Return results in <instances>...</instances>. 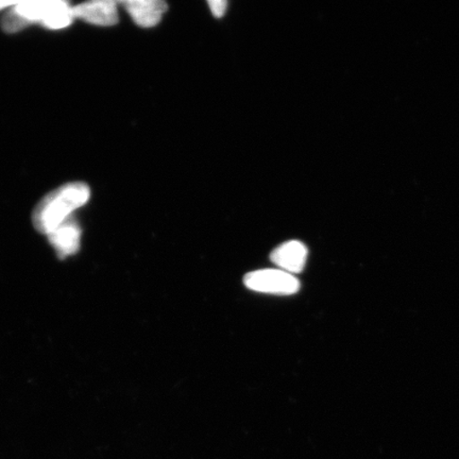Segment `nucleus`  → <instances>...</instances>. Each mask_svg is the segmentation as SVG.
I'll use <instances>...</instances> for the list:
<instances>
[{"instance_id": "obj_3", "label": "nucleus", "mask_w": 459, "mask_h": 459, "mask_svg": "<svg viewBox=\"0 0 459 459\" xmlns=\"http://www.w3.org/2000/svg\"><path fill=\"white\" fill-rule=\"evenodd\" d=\"M74 19H80L89 24L108 27L118 22L117 3L112 0H95L74 5L73 7Z\"/></svg>"}, {"instance_id": "obj_6", "label": "nucleus", "mask_w": 459, "mask_h": 459, "mask_svg": "<svg viewBox=\"0 0 459 459\" xmlns=\"http://www.w3.org/2000/svg\"><path fill=\"white\" fill-rule=\"evenodd\" d=\"M80 237L82 230L72 217L48 234L51 245L61 256L71 255L78 250Z\"/></svg>"}, {"instance_id": "obj_7", "label": "nucleus", "mask_w": 459, "mask_h": 459, "mask_svg": "<svg viewBox=\"0 0 459 459\" xmlns=\"http://www.w3.org/2000/svg\"><path fill=\"white\" fill-rule=\"evenodd\" d=\"M208 4L211 13H213L215 17H222L225 15L228 7V2H226V0H209Z\"/></svg>"}, {"instance_id": "obj_1", "label": "nucleus", "mask_w": 459, "mask_h": 459, "mask_svg": "<svg viewBox=\"0 0 459 459\" xmlns=\"http://www.w3.org/2000/svg\"><path fill=\"white\" fill-rule=\"evenodd\" d=\"M91 189L84 182H71L46 195L33 212L38 231L49 234L71 218L73 212L88 203Z\"/></svg>"}, {"instance_id": "obj_2", "label": "nucleus", "mask_w": 459, "mask_h": 459, "mask_svg": "<svg viewBox=\"0 0 459 459\" xmlns=\"http://www.w3.org/2000/svg\"><path fill=\"white\" fill-rule=\"evenodd\" d=\"M244 283L249 290L263 294L290 296L300 290V282L294 274L281 269H261L245 275Z\"/></svg>"}, {"instance_id": "obj_5", "label": "nucleus", "mask_w": 459, "mask_h": 459, "mask_svg": "<svg viewBox=\"0 0 459 459\" xmlns=\"http://www.w3.org/2000/svg\"><path fill=\"white\" fill-rule=\"evenodd\" d=\"M122 4L135 24L143 28L157 26L168 11L162 0H127Z\"/></svg>"}, {"instance_id": "obj_4", "label": "nucleus", "mask_w": 459, "mask_h": 459, "mask_svg": "<svg viewBox=\"0 0 459 459\" xmlns=\"http://www.w3.org/2000/svg\"><path fill=\"white\" fill-rule=\"evenodd\" d=\"M271 260L281 271L290 274L299 273L306 267L307 248L299 240H290L275 248Z\"/></svg>"}, {"instance_id": "obj_8", "label": "nucleus", "mask_w": 459, "mask_h": 459, "mask_svg": "<svg viewBox=\"0 0 459 459\" xmlns=\"http://www.w3.org/2000/svg\"><path fill=\"white\" fill-rule=\"evenodd\" d=\"M17 3H11V2H0V10L13 7Z\"/></svg>"}]
</instances>
